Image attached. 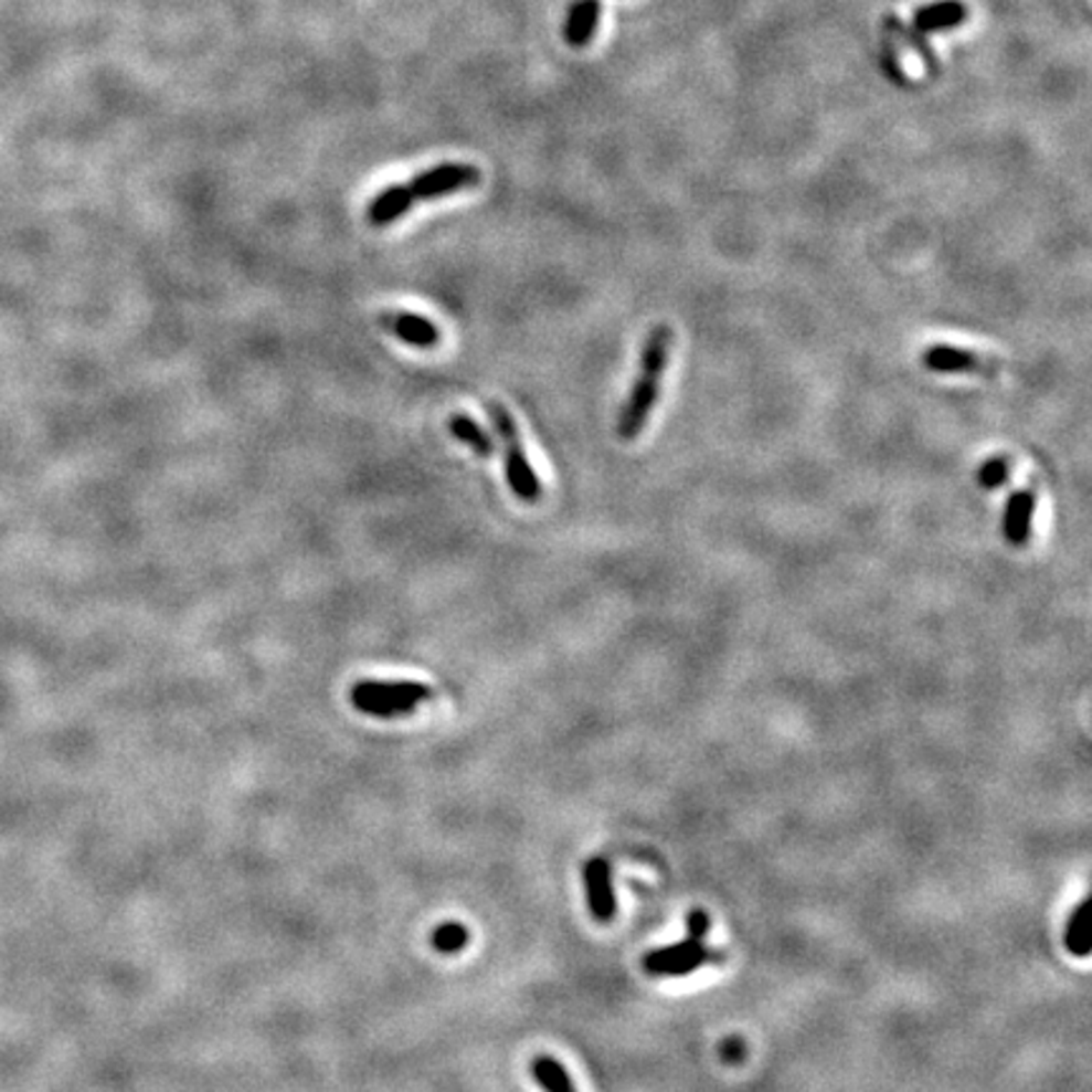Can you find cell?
Returning a JSON list of instances; mask_svg holds the SVG:
<instances>
[{
  "label": "cell",
  "mask_w": 1092,
  "mask_h": 1092,
  "mask_svg": "<svg viewBox=\"0 0 1092 1092\" xmlns=\"http://www.w3.org/2000/svg\"><path fill=\"white\" fill-rule=\"evenodd\" d=\"M468 941H470V931L458 921L441 923L431 936L433 948L438 951V954H450V956L460 954V951L468 946Z\"/></svg>",
  "instance_id": "15"
},
{
  "label": "cell",
  "mask_w": 1092,
  "mask_h": 1092,
  "mask_svg": "<svg viewBox=\"0 0 1092 1092\" xmlns=\"http://www.w3.org/2000/svg\"><path fill=\"white\" fill-rule=\"evenodd\" d=\"M672 344V329L668 325H658L648 331L640 352V372H637L635 384L627 395L623 410L617 417V438L635 441L637 435L648 425L655 403L660 397V380L668 367Z\"/></svg>",
  "instance_id": "2"
},
{
  "label": "cell",
  "mask_w": 1092,
  "mask_h": 1092,
  "mask_svg": "<svg viewBox=\"0 0 1092 1092\" xmlns=\"http://www.w3.org/2000/svg\"><path fill=\"white\" fill-rule=\"evenodd\" d=\"M746 1057V1045H744V1039L741 1037H731L727 1039V1042L721 1045V1060L723 1062H729V1064H736L741 1062Z\"/></svg>",
  "instance_id": "19"
},
{
  "label": "cell",
  "mask_w": 1092,
  "mask_h": 1092,
  "mask_svg": "<svg viewBox=\"0 0 1092 1092\" xmlns=\"http://www.w3.org/2000/svg\"><path fill=\"white\" fill-rule=\"evenodd\" d=\"M480 182V170L470 162H441L435 168L425 170L421 174H415L413 180L397 182V185H390L380 190L378 195L370 200L367 205V223L374 225V229H384V225L395 223L397 218H403L410 213L417 200H435L453 195V192H460L466 188H476Z\"/></svg>",
  "instance_id": "1"
},
{
  "label": "cell",
  "mask_w": 1092,
  "mask_h": 1092,
  "mask_svg": "<svg viewBox=\"0 0 1092 1092\" xmlns=\"http://www.w3.org/2000/svg\"><path fill=\"white\" fill-rule=\"evenodd\" d=\"M727 958L721 948L706 946V941L696 939H683L672 946H660L653 948L643 956L640 966L648 976H688L693 974L696 968H701L706 964H719V961Z\"/></svg>",
  "instance_id": "5"
},
{
  "label": "cell",
  "mask_w": 1092,
  "mask_h": 1092,
  "mask_svg": "<svg viewBox=\"0 0 1092 1092\" xmlns=\"http://www.w3.org/2000/svg\"><path fill=\"white\" fill-rule=\"evenodd\" d=\"M582 880L587 890L590 913L597 923H609L617 913V895L613 886V868L605 858H590L582 865Z\"/></svg>",
  "instance_id": "7"
},
{
  "label": "cell",
  "mask_w": 1092,
  "mask_h": 1092,
  "mask_svg": "<svg viewBox=\"0 0 1092 1092\" xmlns=\"http://www.w3.org/2000/svg\"><path fill=\"white\" fill-rule=\"evenodd\" d=\"M1064 946L1072 956L1085 958L1090 954V901H1082L1070 913L1064 925Z\"/></svg>",
  "instance_id": "14"
},
{
  "label": "cell",
  "mask_w": 1092,
  "mask_h": 1092,
  "mask_svg": "<svg viewBox=\"0 0 1092 1092\" xmlns=\"http://www.w3.org/2000/svg\"><path fill=\"white\" fill-rule=\"evenodd\" d=\"M433 698V688L415 680H360L352 686L349 701L357 711L378 719H397L413 713L417 706Z\"/></svg>",
  "instance_id": "3"
},
{
  "label": "cell",
  "mask_w": 1092,
  "mask_h": 1092,
  "mask_svg": "<svg viewBox=\"0 0 1092 1092\" xmlns=\"http://www.w3.org/2000/svg\"><path fill=\"white\" fill-rule=\"evenodd\" d=\"M380 325L392 331L397 339H403L410 347L417 349H433L441 342V331L433 325L431 319L421 317V314L413 311H388L380 317Z\"/></svg>",
  "instance_id": "9"
},
{
  "label": "cell",
  "mask_w": 1092,
  "mask_h": 1092,
  "mask_svg": "<svg viewBox=\"0 0 1092 1092\" xmlns=\"http://www.w3.org/2000/svg\"><path fill=\"white\" fill-rule=\"evenodd\" d=\"M600 23V0H574L570 15H566L564 39L570 46L582 49L592 41Z\"/></svg>",
  "instance_id": "11"
},
{
  "label": "cell",
  "mask_w": 1092,
  "mask_h": 1092,
  "mask_svg": "<svg viewBox=\"0 0 1092 1092\" xmlns=\"http://www.w3.org/2000/svg\"><path fill=\"white\" fill-rule=\"evenodd\" d=\"M486 413L503 441V466L511 494L523 503H539L541 480L534 474V468H531L527 453H523L517 421H513V415L506 410V405L496 403V400L486 405Z\"/></svg>",
  "instance_id": "4"
},
{
  "label": "cell",
  "mask_w": 1092,
  "mask_h": 1092,
  "mask_svg": "<svg viewBox=\"0 0 1092 1092\" xmlns=\"http://www.w3.org/2000/svg\"><path fill=\"white\" fill-rule=\"evenodd\" d=\"M531 1074L544 1092H576L572 1074L552 1054H539L531 1062Z\"/></svg>",
  "instance_id": "12"
},
{
  "label": "cell",
  "mask_w": 1092,
  "mask_h": 1092,
  "mask_svg": "<svg viewBox=\"0 0 1092 1092\" xmlns=\"http://www.w3.org/2000/svg\"><path fill=\"white\" fill-rule=\"evenodd\" d=\"M886 23H888V29H890V31H893V33H898V36H903V39H905L908 46L919 51V54L923 56L925 64H929V66L933 68V72H936V68H939V64H936V54H933V49L929 46V43L923 41V36H919V33H915V31H908L905 25L895 19V15H888Z\"/></svg>",
  "instance_id": "17"
},
{
  "label": "cell",
  "mask_w": 1092,
  "mask_h": 1092,
  "mask_svg": "<svg viewBox=\"0 0 1092 1092\" xmlns=\"http://www.w3.org/2000/svg\"><path fill=\"white\" fill-rule=\"evenodd\" d=\"M1037 511V488L1035 484H1027L1025 488H1019L1009 496L1007 509H1004V541L1015 549H1025L1032 539V521Z\"/></svg>",
  "instance_id": "8"
},
{
  "label": "cell",
  "mask_w": 1092,
  "mask_h": 1092,
  "mask_svg": "<svg viewBox=\"0 0 1092 1092\" xmlns=\"http://www.w3.org/2000/svg\"><path fill=\"white\" fill-rule=\"evenodd\" d=\"M968 8L961 0H941V3L923 6L913 15V29L919 33H936L956 29L966 21Z\"/></svg>",
  "instance_id": "10"
},
{
  "label": "cell",
  "mask_w": 1092,
  "mask_h": 1092,
  "mask_svg": "<svg viewBox=\"0 0 1092 1092\" xmlns=\"http://www.w3.org/2000/svg\"><path fill=\"white\" fill-rule=\"evenodd\" d=\"M921 364L929 372L936 374H984V378H992L1001 370V364L997 360H989V357H982L976 352H968V349H958L951 344H933L921 354Z\"/></svg>",
  "instance_id": "6"
},
{
  "label": "cell",
  "mask_w": 1092,
  "mask_h": 1092,
  "mask_svg": "<svg viewBox=\"0 0 1092 1092\" xmlns=\"http://www.w3.org/2000/svg\"><path fill=\"white\" fill-rule=\"evenodd\" d=\"M448 427H450V435H453V438L460 441V443H466L468 448L476 453V456H480V458L494 456V450H496V448H494V441L488 438V433H486L484 427H480V425H478V423H476L474 417H470V415L456 413V415L450 417Z\"/></svg>",
  "instance_id": "13"
},
{
  "label": "cell",
  "mask_w": 1092,
  "mask_h": 1092,
  "mask_svg": "<svg viewBox=\"0 0 1092 1092\" xmlns=\"http://www.w3.org/2000/svg\"><path fill=\"white\" fill-rule=\"evenodd\" d=\"M1011 460L1007 456H992L986 458L976 470V480L984 491H997V488L1007 486V480L1011 478Z\"/></svg>",
  "instance_id": "16"
},
{
  "label": "cell",
  "mask_w": 1092,
  "mask_h": 1092,
  "mask_svg": "<svg viewBox=\"0 0 1092 1092\" xmlns=\"http://www.w3.org/2000/svg\"><path fill=\"white\" fill-rule=\"evenodd\" d=\"M686 929H688V939L706 941L709 939V931H711V915L706 913L703 908H693V911H690L688 919H686Z\"/></svg>",
  "instance_id": "18"
}]
</instances>
